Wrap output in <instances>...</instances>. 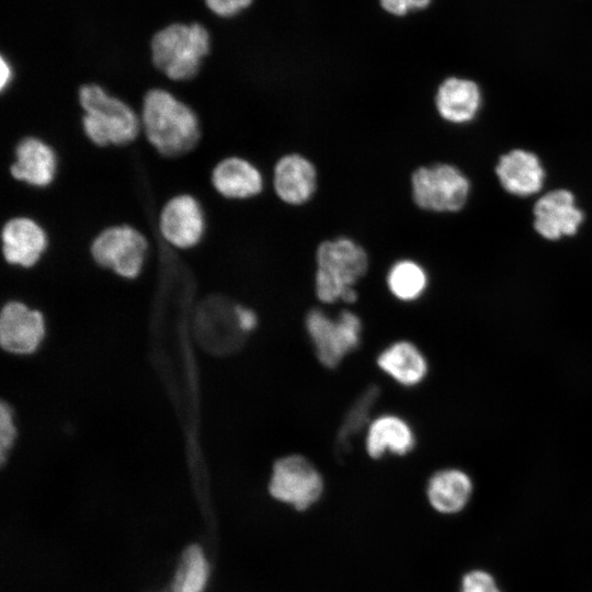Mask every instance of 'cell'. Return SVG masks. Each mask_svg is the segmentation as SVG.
<instances>
[{
	"label": "cell",
	"instance_id": "d6986e66",
	"mask_svg": "<svg viewBox=\"0 0 592 592\" xmlns=\"http://www.w3.org/2000/svg\"><path fill=\"white\" fill-rule=\"evenodd\" d=\"M434 103L439 115L453 124L471 121L481 104V94L476 82L448 77L439 86Z\"/></svg>",
	"mask_w": 592,
	"mask_h": 592
},
{
	"label": "cell",
	"instance_id": "cb8c5ba5",
	"mask_svg": "<svg viewBox=\"0 0 592 592\" xmlns=\"http://www.w3.org/2000/svg\"><path fill=\"white\" fill-rule=\"evenodd\" d=\"M460 592H501L493 577L483 570L466 573L462 581Z\"/></svg>",
	"mask_w": 592,
	"mask_h": 592
},
{
	"label": "cell",
	"instance_id": "277c9868",
	"mask_svg": "<svg viewBox=\"0 0 592 592\" xmlns=\"http://www.w3.org/2000/svg\"><path fill=\"white\" fill-rule=\"evenodd\" d=\"M209 53V33L200 23L171 24L159 31L150 44L152 66L173 83L195 79Z\"/></svg>",
	"mask_w": 592,
	"mask_h": 592
},
{
	"label": "cell",
	"instance_id": "603a6c76",
	"mask_svg": "<svg viewBox=\"0 0 592 592\" xmlns=\"http://www.w3.org/2000/svg\"><path fill=\"white\" fill-rule=\"evenodd\" d=\"M209 568L198 545L189 546L182 554L171 583V592H203Z\"/></svg>",
	"mask_w": 592,
	"mask_h": 592
},
{
	"label": "cell",
	"instance_id": "ffe728a7",
	"mask_svg": "<svg viewBox=\"0 0 592 592\" xmlns=\"http://www.w3.org/2000/svg\"><path fill=\"white\" fill-rule=\"evenodd\" d=\"M473 489V481L467 473L459 468H443L430 477L426 497L437 512L454 514L466 506Z\"/></svg>",
	"mask_w": 592,
	"mask_h": 592
},
{
	"label": "cell",
	"instance_id": "8fae6325",
	"mask_svg": "<svg viewBox=\"0 0 592 592\" xmlns=\"http://www.w3.org/2000/svg\"><path fill=\"white\" fill-rule=\"evenodd\" d=\"M48 248V232L37 219L19 215L2 223V257L10 266L35 267L43 260Z\"/></svg>",
	"mask_w": 592,
	"mask_h": 592
},
{
	"label": "cell",
	"instance_id": "f546056e",
	"mask_svg": "<svg viewBox=\"0 0 592 592\" xmlns=\"http://www.w3.org/2000/svg\"><path fill=\"white\" fill-rule=\"evenodd\" d=\"M411 11L423 10L430 5L432 0H408Z\"/></svg>",
	"mask_w": 592,
	"mask_h": 592
},
{
	"label": "cell",
	"instance_id": "ac0fdd59",
	"mask_svg": "<svg viewBox=\"0 0 592 592\" xmlns=\"http://www.w3.org/2000/svg\"><path fill=\"white\" fill-rule=\"evenodd\" d=\"M496 173L502 187L517 196H528L540 191L545 171L533 152L514 149L500 157Z\"/></svg>",
	"mask_w": 592,
	"mask_h": 592
},
{
	"label": "cell",
	"instance_id": "d4e9b609",
	"mask_svg": "<svg viewBox=\"0 0 592 592\" xmlns=\"http://www.w3.org/2000/svg\"><path fill=\"white\" fill-rule=\"evenodd\" d=\"M16 436V429L11 409L2 403L0 408V452L1 460L4 462L7 453L10 451Z\"/></svg>",
	"mask_w": 592,
	"mask_h": 592
},
{
	"label": "cell",
	"instance_id": "484cf974",
	"mask_svg": "<svg viewBox=\"0 0 592 592\" xmlns=\"http://www.w3.org/2000/svg\"><path fill=\"white\" fill-rule=\"evenodd\" d=\"M253 0H205L207 7L221 18H231L251 5Z\"/></svg>",
	"mask_w": 592,
	"mask_h": 592
},
{
	"label": "cell",
	"instance_id": "6da1fadb",
	"mask_svg": "<svg viewBox=\"0 0 592 592\" xmlns=\"http://www.w3.org/2000/svg\"><path fill=\"white\" fill-rule=\"evenodd\" d=\"M141 137L160 156L178 158L192 151L202 130L197 113L169 89L155 87L139 107Z\"/></svg>",
	"mask_w": 592,
	"mask_h": 592
},
{
	"label": "cell",
	"instance_id": "9c48e42d",
	"mask_svg": "<svg viewBox=\"0 0 592 592\" xmlns=\"http://www.w3.org/2000/svg\"><path fill=\"white\" fill-rule=\"evenodd\" d=\"M160 238L172 249L189 251L201 244L207 230L205 209L197 197L183 193L169 198L157 214Z\"/></svg>",
	"mask_w": 592,
	"mask_h": 592
},
{
	"label": "cell",
	"instance_id": "52a82bcc",
	"mask_svg": "<svg viewBox=\"0 0 592 592\" xmlns=\"http://www.w3.org/2000/svg\"><path fill=\"white\" fill-rule=\"evenodd\" d=\"M411 197L417 207L433 213H455L466 204L470 184L449 163L420 166L410 178Z\"/></svg>",
	"mask_w": 592,
	"mask_h": 592
},
{
	"label": "cell",
	"instance_id": "83f0119b",
	"mask_svg": "<svg viewBox=\"0 0 592 592\" xmlns=\"http://www.w3.org/2000/svg\"><path fill=\"white\" fill-rule=\"evenodd\" d=\"M15 80V71L10 60L1 55L0 57V91H7Z\"/></svg>",
	"mask_w": 592,
	"mask_h": 592
},
{
	"label": "cell",
	"instance_id": "2e32d148",
	"mask_svg": "<svg viewBox=\"0 0 592 592\" xmlns=\"http://www.w3.org/2000/svg\"><path fill=\"white\" fill-rule=\"evenodd\" d=\"M417 444V436L411 424L396 413H382L373 418L364 433V447L373 459H380L386 454L405 456Z\"/></svg>",
	"mask_w": 592,
	"mask_h": 592
},
{
	"label": "cell",
	"instance_id": "ba28073f",
	"mask_svg": "<svg viewBox=\"0 0 592 592\" xmlns=\"http://www.w3.org/2000/svg\"><path fill=\"white\" fill-rule=\"evenodd\" d=\"M269 492L275 500L303 511L321 497L323 479L307 457L291 454L273 464Z\"/></svg>",
	"mask_w": 592,
	"mask_h": 592
},
{
	"label": "cell",
	"instance_id": "9a60e30c",
	"mask_svg": "<svg viewBox=\"0 0 592 592\" xmlns=\"http://www.w3.org/2000/svg\"><path fill=\"white\" fill-rule=\"evenodd\" d=\"M45 332L43 316L20 301L4 305L0 318V341L10 353H32Z\"/></svg>",
	"mask_w": 592,
	"mask_h": 592
},
{
	"label": "cell",
	"instance_id": "8992f818",
	"mask_svg": "<svg viewBox=\"0 0 592 592\" xmlns=\"http://www.w3.org/2000/svg\"><path fill=\"white\" fill-rule=\"evenodd\" d=\"M304 322L316 357L326 368H337L361 345L363 322L352 310H341L333 318L320 308H311Z\"/></svg>",
	"mask_w": 592,
	"mask_h": 592
},
{
	"label": "cell",
	"instance_id": "30bf717a",
	"mask_svg": "<svg viewBox=\"0 0 592 592\" xmlns=\"http://www.w3.org/2000/svg\"><path fill=\"white\" fill-rule=\"evenodd\" d=\"M0 162L1 173L39 190L55 182L59 168L56 149L47 140L33 135L21 138Z\"/></svg>",
	"mask_w": 592,
	"mask_h": 592
},
{
	"label": "cell",
	"instance_id": "7a4b0ae2",
	"mask_svg": "<svg viewBox=\"0 0 592 592\" xmlns=\"http://www.w3.org/2000/svg\"><path fill=\"white\" fill-rule=\"evenodd\" d=\"M78 101L82 110V132L94 146L123 147L139 139L141 126L137 110L101 84L80 86Z\"/></svg>",
	"mask_w": 592,
	"mask_h": 592
},
{
	"label": "cell",
	"instance_id": "f1b7e54d",
	"mask_svg": "<svg viewBox=\"0 0 592 592\" xmlns=\"http://www.w3.org/2000/svg\"><path fill=\"white\" fill-rule=\"evenodd\" d=\"M379 4L394 16H405L411 11L408 0H379Z\"/></svg>",
	"mask_w": 592,
	"mask_h": 592
},
{
	"label": "cell",
	"instance_id": "7402d4cb",
	"mask_svg": "<svg viewBox=\"0 0 592 592\" xmlns=\"http://www.w3.org/2000/svg\"><path fill=\"white\" fill-rule=\"evenodd\" d=\"M386 285L389 293L398 300L412 303L426 291L429 276L424 267L412 259H400L388 270Z\"/></svg>",
	"mask_w": 592,
	"mask_h": 592
},
{
	"label": "cell",
	"instance_id": "4fadbf2b",
	"mask_svg": "<svg viewBox=\"0 0 592 592\" xmlns=\"http://www.w3.org/2000/svg\"><path fill=\"white\" fill-rule=\"evenodd\" d=\"M534 228L547 240L577 234L584 215L576 206L573 194L563 189L546 193L534 205Z\"/></svg>",
	"mask_w": 592,
	"mask_h": 592
},
{
	"label": "cell",
	"instance_id": "e0dca14e",
	"mask_svg": "<svg viewBox=\"0 0 592 592\" xmlns=\"http://www.w3.org/2000/svg\"><path fill=\"white\" fill-rule=\"evenodd\" d=\"M378 368L402 387L420 385L429 374V362L422 350L409 340H397L376 357Z\"/></svg>",
	"mask_w": 592,
	"mask_h": 592
},
{
	"label": "cell",
	"instance_id": "4316f807",
	"mask_svg": "<svg viewBox=\"0 0 592 592\" xmlns=\"http://www.w3.org/2000/svg\"><path fill=\"white\" fill-rule=\"evenodd\" d=\"M235 310L238 325L244 334L253 331L257 328L259 319L253 309L236 304Z\"/></svg>",
	"mask_w": 592,
	"mask_h": 592
},
{
	"label": "cell",
	"instance_id": "44dd1931",
	"mask_svg": "<svg viewBox=\"0 0 592 592\" xmlns=\"http://www.w3.org/2000/svg\"><path fill=\"white\" fill-rule=\"evenodd\" d=\"M379 395L380 388L372 384L353 401L337 432L334 440V452L337 454L344 456L351 452L354 440L358 434L365 433Z\"/></svg>",
	"mask_w": 592,
	"mask_h": 592
},
{
	"label": "cell",
	"instance_id": "5bb4252c",
	"mask_svg": "<svg viewBox=\"0 0 592 592\" xmlns=\"http://www.w3.org/2000/svg\"><path fill=\"white\" fill-rule=\"evenodd\" d=\"M318 184L315 164L305 156L292 152L277 159L273 168L276 196L285 204L301 206L309 202Z\"/></svg>",
	"mask_w": 592,
	"mask_h": 592
},
{
	"label": "cell",
	"instance_id": "7c38bea8",
	"mask_svg": "<svg viewBox=\"0 0 592 592\" xmlns=\"http://www.w3.org/2000/svg\"><path fill=\"white\" fill-rule=\"evenodd\" d=\"M210 184L220 197L230 202L253 198L264 190L260 169L240 155L220 159L212 169Z\"/></svg>",
	"mask_w": 592,
	"mask_h": 592
},
{
	"label": "cell",
	"instance_id": "3957f363",
	"mask_svg": "<svg viewBox=\"0 0 592 592\" xmlns=\"http://www.w3.org/2000/svg\"><path fill=\"white\" fill-rule=\"evenodd\" d=\"M315 293L319 301L353 304L358 294L357 282L369 267L366 249L349 236L321 241L315 254Z\"/></svg>",
	"mask_w": 592,
	"mask_h": 592
},
{
	"label": "cell",
	"instance_id": "5b68a950",
	"mask_svg": "<svg viewBox=\"0 0 592 592\" xmlns=\"http://www.w3.org/2000/svg\"><path fill=\"white\" fill-rule=\"evenodd\" d=\"M150 239L128 224L111 225L91 241L89 252L93 263L116 276L137 278L150 254Z\"/></svg>",
	"mask_w": 592,
	"mask_h": 592
}]
</instances>
